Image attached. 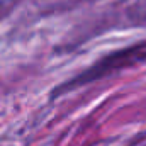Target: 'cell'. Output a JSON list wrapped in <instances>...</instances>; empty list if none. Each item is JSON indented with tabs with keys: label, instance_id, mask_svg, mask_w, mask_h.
Instances as JSON below:
<instances>
[{
	"label": "cell",
	"instance_id": "1",
	"mask_svg": "<svg viewBox=\"0 0 146 146\" xmlns=\"http://www.w3.org/2000/svg\"><path fill=\"white\" fill-rule=\"evenodd\" d=\"M146 58V46H134V48H127L124 51H117L114 54L106 56L102 61H99L97 65H94L88 72H85L83 75L76 76L75 82H70V85H78V83H85V82H92L102 75L114 72L117 68H122L126 65H134L141 60Z\"/></svg>",
	"mask_w": 146,
	"mask_h": 146
}]
</instances>
